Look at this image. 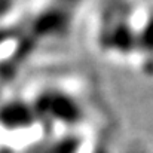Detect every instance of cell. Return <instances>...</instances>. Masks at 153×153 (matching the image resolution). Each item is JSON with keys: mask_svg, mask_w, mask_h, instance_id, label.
<instances>
[{"mask_svg": "<svg viewBox=\"0 0 153 153\" xmlns=\"http://www.w3.org/2000/svg\"><path fill=\"white\" fill-rule=\"evenodd\" d=\"M18 0H0V19L10 16L16 10Z\"/></svg>", "mask_w": 153, "mask_h": 153, "instance_id": "2", "label": "cell"}, {"mask_svg": "<svg viewBox=\"0 0 153 153\" xmlns=\"http://www.w3.org/2000/svg\"><path fill=\"white\" fill-rule=\"evenodd\" d=\"M146 1H153V0H146Z\"/></svg>", "mask_w": 153, "mask_h": 153, "instance_id": "3", "label": "cell"}, {"mask_svg": "<svg viewBox=\"0 0 153 153\" xmlns=\"http://www.w3.org/2000/svg\"><path fill=\"white\" fill-rule=\"evenodd\" d=\"M143 3L108 0L94 25L97 51L113 62L134 67Z\"/></svg>", "mask_w": 153, "mask_h": 153, "instance_id": "1", "label": "cell"}]
</instances>
